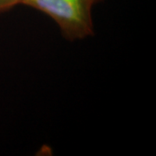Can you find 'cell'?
<instances>
[{
	"label": "cell",
	"mask_w": 156,
	"mask_h": 156,
	"mask_svg": "<svg viewBox=\"0 0 156 156\" xmlns=\"http://www.w3.org/2000/svg\"><path fill=\"white\" fill-rule=\"evenodd\" d=\"M92 1H93V3L95 5V4L99 3V2H101V1H103V0H92Z\"/></svg>",
	"instance_id": "cell-3"
},
{
	"label": "cell",
	"mask_w": 156,
	"mask_h": 156,
	"mask_svg": "<svg viewBox=\"0 0 156 156\" xmlns=\"http://www.w3.org/2000/svg\"><path fill=\"white\" fill-rule=\"evenodd\" d=\"M20 0H0V13L10 11L19 5Z\"/></svg>",
	"instance_id": "cell-2"
},
{
	"label": "cell",
	"mask_w": 156,
	"mask_h": 156,
	"mask_svg": "<svg viewBox=\"0 0 156 156\" xmlns=\"http://www.w3.org/2000/svg\"><path fill=\"white\" fill-rule=\"evenodd\" d=\"M19 5L32 8L50 17L69 42L82 41L95 34L92 0H20Z\"/></svg>",
	"instance_id": "cell-1"
}]
</instances>
